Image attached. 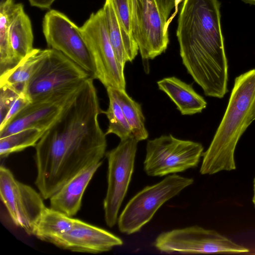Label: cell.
Segmentation results:
<instances>
[{"instance_id":"21","label":"cell","mask_w":255,"mask_h":255,"mask_svg":"<svg viewBox=\"0 0 255 255\" xmlns=\"http://www.w3.org/2000/svg\"><path fill=\"white\" fill-rule=\"evenodd\" d=\"M108 95L112 96L121 107L132 130V134L138 141L147 138L145 118L141 105L128 96L126 90L107 88Z\"/></svg>"},{"instance_id":"5","label":"cell","mask_w":255,"mask_h":255,"mask_svg":"<svg viewBox=\"0 0 255 255\" xmlns=\"http://www.w3.org/2000/svg\"><path fill=\"white\" fill-rule=\"evenodd\" d=\"M203 149L199 142L162 135L147 141L144 170L150 176H163L195 168Z\"/></svg>"},{"instance_id":"25","label":"cell","mask_w":255,"mask_h":255,"mask_svg":"<svg viewBox=\"0 0 255 255\" xmlns=\"http://www.w3.org/2000/svg\"><path fill=\"white\" fill-rule=\"evenodd\" d=\"M113 1L121 22L126 30L132 36V6L131 0H113Z\"/></svg>"},{"instance_id":"11","label":"cell","mask_w":255,"mask_h":255,"mask_svg":"<svg viewBox=\"0 0 255 255\" xmlns=\"http://www.w3.org/2000/svg\"><path fill=\"white\" fill-rule=\"evenodd\" d=\"M49 49L23 89L31 100L75 86L92 77L62 53Z\"/></svg>"},{"instance_id":"30","label":"cell","mask_w":255,"mask_h":255,"mask_svg":"<svg viewBox=\"0 0 255 255\" xmlns=\"http://www.w3.org/2000/svg\"><path fill=\"white\" fill-rule=\"evenodd\" d=\"M182 0H175V11L172 15L168 19L167 21V24L169 26L170 22L173 20V18L176 16L178 10V5L182 1Z\"/></svg>"},{"instance_id":"20","label":"cell","mask_w":255,"mask_h":255,"mask_svg":"<svg viewBox=\"0 0 255 255\" xmlns=\"http://www.w3.org/2000/svg\"><path fill=\"white\" fill-rule=\"evenodd\" d=\"M75 218L51 207L43 210L34 230L33 236L39 240L51 242L70 231Z\"/></svg>"},{"instance_id":"19","label":"cell","mask_w":255,"mask_h":255,"mask_svg":"<svg viewBox=\"0 0 255 255\" xmlns=\"http://www.w3.org/2000/svg\"><path fill=\"white\" fill-rule=\"evenodd\" d=\"M49 49L34 48L15 66L0 74V86H9L22 92L25 84L48 54Z\"/></svg>"},{"instance_id":"6","label":"cell","mask_w":255,"mask_h":255,"mask_svg":"<svg viewBox=\"0 0 255 255\" xmlns=\"http://www.w3.org/2000/svg\"><path fill=\"white\" fill-rule=\"evenodd\" d=\"M86 81L32 100L5 127L0 129V138L25 129L46 131L73 103Z\"/></svg>"},{"instance_id":"8","label":"cell","mask_w":255,"mask_h":255,"mask_svg":"<svg viewBox=\"0 0 255 255\" xmlns=\"http://www.w3.org/2000/svg\"><path fill=\"white\" fill-rule=\"evenodd\" d=\"M138 142L132 134L121 140L117 147L106 153L108 187L103 207L106 223L110 228L117 223L119 211L128 188Z\"/></svg>"},{"instance_id":"13","label":"cell","mask_w":255,"mask_h":255,"mask_svg":"<svg viewBox=\"0 0 255 255\" xmlns=\"http://www.w3.org/2000/svg\"><path fill=\"white\" fill-rule=\"evenodd\" d=\"M167 21L154 0H136L132 33L145 63L166 50L169 43Z\"/></svg>"},{"instance_id":"24","label":"cell","mask_w":255,"mask_h":255,"mask_svg":"<svg viewBox=\"0 0 255 255\" xmlns=\"http://www.w3.org/2000/svg\"><path fill=\"white\" fill-rule=\"evenodd\" d=\"M109 104L107 110L103 111L109 121V126L106 134H114L121 140L129 137L132 135V130L121 107L115 99L108 95Z\"/></svg>"},{"instance_id":"22","label":"cell","mask_w":255,"mask_h":255,"mask_svg":"<svg viewBox=\"0 0 255 255\" xmlns=\"http://www.w3.org/2000/svg\"><path fill=\"white\" fill-rule=\"evenodd\" d=\"M20 3L3 0L0 4V74L15 66L16 61L9 41V27Z\"/></svg>"},{"instance_id":"15","label":"cell","mask_w":255,"mask_h":255,"mask_svg":"<svg viewBox=\"0 0 255 255\" xmlns=\"http://www.w3.org/2000/svg\"><path fill=\"white\" fill-rule=\"evenodd\" d=\"M102 161L80 172L65 184L49 199L50 207L70 217L80 210L83 195Z\"/></svg>"},{"instance_id":"7","label":"cell","mask_w":255,"mask_h":255,"mask_svg":"<svg viewBox=\"0 0 255 255\" xmlns=\"http://www.w3.org/2000/svg\"><path fill=\"white\" fill-rule=\"evenodd\" d=\"M153 245L160 252L168 254L249 252L248 248L236 243L218 232L197 225L163 232L155 239Z\"/></svg>"},{"instance_id":"4","label":"cell","mask_w":255,"mask_h":255,"mask_svg":"<svg viewBox=\"0 0 255 255\" xmlns=\"http://www.w3.org/2000/svg\"><path fill=\"white\" fill-rule=\"evenodd\" d=\"M193 182L192 178L173 174L145 187L130 199L118 217L119 231L127 235L138 232L163 204Z\"/></svg>"},{"instance_id":"16","label":"cell","mask_w":255,"mask_h":255,"mask_svg":"<svg viewBox=\"0 0 255 255\" xmlns=\"http://www.w3.org/2000/svg\"><path fill=\"white\" fill-rule=\"evenodd\" d=\"M109 37L121 67L132 62L139 51L133 36L123 26L117 13L113 0H106L102 7Z\"/></svg>"},{"instance_id":"27","label":"cell","mask_w":255,"mask_h":255,"mask_svg":"<svg viewBox=\"0 0 255 255\" xmlns=\"http://www.w3.org/2000/svg\"><path fill=\"white\" fill-rule=\"evenodd\" d=\"M31 101V100L26 93L21 92L13 102L4 120L0 123V129L5 127Z\"/></svg>"},{"instance_id":"1","label":"cell","mask_w":255,"mask_h":255,"mask_svg":"<svg viewBox=\"0 0 255 255\" xmlns=\"http://www.w3.org/2000/svg\"><path fill=\"white\" fill-rule=\"evenodd\" d=\"M102 113L93 80H87L35 146V184L44 199H49L84 169L102 162L107 146L98 120Z\"/></svg>"},{"instance_id":"14","label":"cell","mask_w":255,"mask_h":255,"mask_svg":"<svg viewBox=\"0 0 255 255\" xmlns=\"http://www.w3.org/2000/svg\"><path fill=\"white\" fill-rule=\"evenodd\" d=\"M51 244L73 252L99 254L123 245V241L107 230L75 219L71 229Z\"/></svg>"},{"instance_id":"26","label":"cell","mask_w":255,"mask_h":255,"mask_svg":"<svg viewBox=\"0 0 255 255\" xmlns=\"http://www.w3.org/2000/svg\"><path fill=\"white\" fill-rule=\"evenodd\" d=\"M21 92L9 86H0V123L4 120L13 102Z\"/></svg>"},{"instance_id":"23","label":"cell","mask_w":255,"mask_h":255,"mask_svg":"<svg viewBox=\"0 0 255 255\" xmlns=\"http://www.w3.org/2000/svg\"><path fill=\"white\" fill-rule=\"evenodd\" d=\"M44 132L39 129L29 128L0 138V158H5L29 147H35Z\"/></svg>"},{"instance_id":"12","label":"cell","mask_w":255,"mask_h":255,"mask_svg":"<svg viewBox=\"0 0 255 255\" xmlns=\"http://www.w3.org/2000/svg\"><path fill=\"white\" fill-rule=\"evenodd\" d=\"M80 28L96 69L95 79L107 88L126 90L124 70L117 59L108 34L102 8L92 13Z\"/></svg>"},{"instance_id":"33","label":"cell","mask_w":255,"mask_h":255,"mask_svg":"<svg viewBox=\"0 0 255 255\" xmlns=\"http://www.w3.org/2000/svg\"><path fill=\"white\" fill-rule=\"evenodd\" d=\"M246 3H249L252 5H255V0H242Z\"/></svg>"},{"instance_id":"17","label":"cell","mask_w":255,"mask_h":255,"mask_svg":"<svg viewBox=\"0 0 255 255\" xmlns=\"http://www.w3.org/2000/svg\"><path fill=\"white\" fill-rule=\"evenodd\" d=\"M157 84L159 89L169 97L182 115L200 113L206 108L207 102L203 97L191 85L175 77L164 78Z\"/></svg>"},{"instance_id":"18","label":"cell","mask_w":255,"mask_h":255,"mask_svg":"<svg viewBox=\"0 0 255 255\" xmlns=\"http://www.w3.org/2000/svg\"><path fill=\"white\" fill-rule=\"evenodd\" d=\"M9 41L17 63L34 49L31 22L25 12L22 3L11 21L9 31Z\"/></svg>"},{"instance_id":"32","label":"cell","mask_w":255,"mask_h":255,"mask_svg":"<svg viewBox=\"0 0 255 255\" xmlns=\"http://www.w3.org/2000/svg\"><path fill=\"white\" fill-rule=\"evenodd\" d=\"M253 191H254V194L253 197L252 201L254 205V206L255 207V177L254 179V182H253Z\"/></svg>"},{"instance_id":"2","label":"cell","mask_w":255,"mask_h":255,"mask_svg":"<svg viewBox=\"0 0 255 255\" xmlns=\"http://www.w3.org/2000/svg\"><path fill=\"white\" fill-rule=\"evenodd\" d=\"M218 0H184L176 36L182 63L208 97L228 92V65Z\"/></svg>"},{"instance_id":"29","label":"cell","mask_w":255,"mask_h":255,"mask_svg":"<svg viewBox=\"0 0 255 255\" xmlns=\"http://www.w3.org/2000/svg\"><path fill=\"white\" fill-rule=\"evenodd\" d=\"M55 0H28L30 5L41 9H49Z\"/></svg>"},{"instance_id":"28","label":"cell","mask_w":255,"mask_h":255,"mask_svg":"<svg viewBox=\"0 0 255 255\" xmlns=\"http://www.w3.org/2000/svg\"><path fill=\"white\" fill-rule=\"evenodd\" d=\"M164 17L167 20L170 12L175 6V0H154Z\"/></svg>"},{"instance_id":"10","label":"cell","mask_w":255,"mask_h":255,"mask_svg":"<svg viewBox=\"0 0 255 255\" xmlns=\"http://www.w3.org/2000/svg\"><path fill=\"white\" fill-rule=\"evenodd\" d=\"M0 196L13 223L28 235H33L46 207L40 192L17 180L8 168L0 166Z\"/></svg>"},{"instance_id":"31","label":"cell","mask_w":255,"mask_h":255,"mask_svg":"<svg viewBox=\"0 0 255 255\" xmlns=\"http://www.w3.org/2000/svg\"><path fill=\"white\" fill-rule=\"evenodd\" d=\"M132 6V27L134 25L135 19V13H136V0H131Z\"/></svg>"},{"instance_id":"34","label":"cell","mask_w":255,"mask_h":255,"mask_svg":"<svg viewBox=\"0 0 255 255\" xmlns=\"http://www.w3.org/2000/svg\"><path fill=\"white\" fill-rule=\"evenodd\" d=\"M253 115L254 119V120H255V101L254 108H253Z\"/></svg>"},{"instance_id":"3","label":"cell","mask_w":255,"mask_h":255,"mask_svg":"<svg viewBox=\"0 0 255 255\" xmlns=\"http://www.w3.org/2000/svg\"><path fill=\"white\" fill-rule=\"evenodd\" d=\"M255 69L235 79L229 103L213 138L202 154L201 174L212 175L236 169L234 153L240 137L255 121Z\"/></svg>"},{"instance_id":"9","label":"cell","mask_w":255,"mask_h":255,"mask_svg":"<svg viewBox=\"0 0 255 255\" xmlns=\"http://www.w3.org/2000/svg\"><path fill=\"white\" fill-rule=\"evenodd\" d=\"M42 30L51 49L62 53L95 79L94 61L80 27L64 13L51 9L44 15Z\"/></svg>"}]
</instances>
